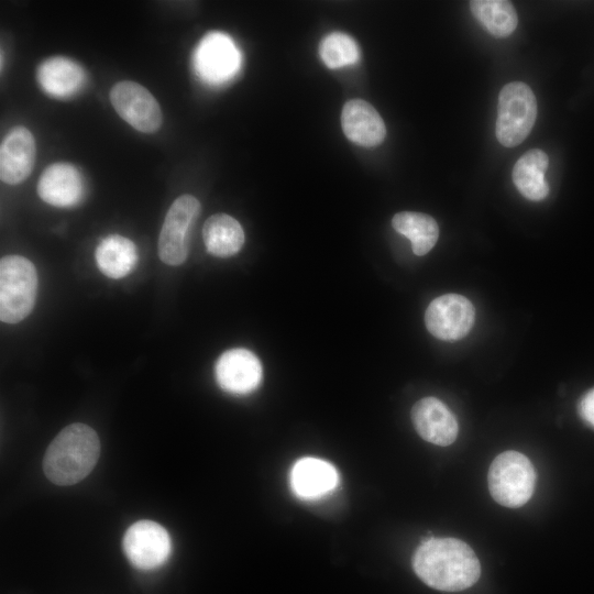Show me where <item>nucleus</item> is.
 Instances as JSON below:
<instances>
[{
    "mask_svg": "<svg viewBox=\"0 0 594 594\" xmlns=\"http://www.w3.org/2000/svg\"><path fill=\"white\" fill-rule=\"evenodd\" d=\"M413 565L427 585L446 592L472 586L480 578V561L465 542L455 538H430L415 552Z\"/></svg>",
    "mask_w": 594,
    "mask_h": 594,
    "instance_id": "nucleus-1",
    "label": "nucleus"
},
{
    "mask_svg": "<svg viewBox=\"0 0 594 594\" xmlns=\"http://www.w3.org/2000/svg\"><path fill=\"white\" fill-rule=\"evenodd\" d=\"M99 454L100 441L96 431L85 424H72L46 449L43 470L51 482L73 485L92 471Z\"/></svg>",
    "mask_w": 594,
    "mask_h": 594,
    "instance_id": "nucleus-2",
    "label": "nucleus"
},
{
    "mask_svg": "<svg viewBox=\"0 0 594 594\" xmlns=\"http://www.w3.org/2000/svg\"><path fill=\"white\" fill-rule=\"evenodd\" d=\"M37 274L33 263L20 255L0 261V319L16 323L32 311L37 293Z\"/></svg>",
    "mask_w": 594,
    "mask_h": 594,
    "instance_id": "nucleus-3",
    "label": "nucleus"
},
{
    "mask_svg": "<svg viewBox=\"0 0 594 594\" xmlns=\"http://www.w3.org/2000/svg\"><path fill=\"white\" fill-rule=\"evenodd\" d=\"M487 481L490 493L498 504L517 508L531 497L536 471L530 460L522 453L505 451L492 462Z\"/></svg>",
    "mask_w": 594,
    "mask_h": 594,
    "instance_id": "nucleus-4",
    "label": "nucleus"
},
{
    "mask_svg": "<svg viewBox=\"0 0 594 594\" xmlns=\"http://www.w3.org/2000/svg\"><path fill=\"white\" fill-rule=\"evenodd\" d=\"M537 117V101L530 87L521 81L506 84L499 95L496 138L506 147L520 144L530 133Z\"/></svg>",
    "mask_w": 594,
    "mask_h": 594,
    "instance_id": "nucleus-5",
    "label": "nucleus"
},
{
    "mask_svg": "<svg viewBox=\"0 0 594 594\" xmlns=\"http://www.w3.org/2000/svg\"><path fill=\"white\" fill-rule=\"evenodd\" d=\"M200 202L183 195L170 205L158 237V256L167 265L183 264L189 252V234L200 213Z\"/></svg>",
    "mask_w": 594,
    "mask_h": 594,
    "instance_id": "nucleus-6",
    "label": "nucleus"
},
{
    "mask_svg": "<svg viewBox=\"0 0 594 594\" xmlns=\"http://www.w3.org/2000/svg\"><path fill=\"white\" fill-rule=\"evenodd\" d=\"M198 77L209 85H221L232 79L241 67V53L233 40L222 32L206 34L194 53Z\"/></svg>",
    "mask_w": 594,
    "mask_h": 594,
    "instance_id": "nucleus-7",
    "label": "nucleus"
},
{
    "mask_svg": "<svg viewBox=\"0 0 594 594\" xmlns=\"http://www.w3.org/2000/svg\"><path fill=\"white\" fill-rule=\"evenodd\" d=\"M110 102L116 112L140 132L153 133L162 125L163 114L158 102L139 82H117L110 90Z\"/></svg>",
    "mask_w": 594,
    "mask_h": 594,
    "instance_id": "nucleus-8",
    "label": "nucleus"
},
{
    "mask_svg": "<svg viewBox=\"0 0 594 594\" xmlns=\"http://www.w3.org/2000/svg\"><path fill=\"white\" fill-rule=\"evenodd\" d=\"M475 310L462 295L446 294L435 298L425 314L428 331L443 341H455L465 337L473 327Z\"/></svg>",
    "mask_w": 594,
    "mask_h": 594,
    "instance_id": "nucleus-9",
    "label": "nucleus"
},
{
    "mask_svg": "<svg viewBox=\"0 0 594 594\" xmlns=\"http://www.w3.org/2000/svg\"><path fill=\"white\" fill-rule=\"evenodd\" d=\"M122 546L130 562L141 570L162 565L172 551L168 532L152 520H139L131 525L124 534Z\"/></svg>",
    "mask_w": 594,
    "mask_h": 594,
    "instance_id": "nucleus-10",
    "label": "nucleus"
},
{
    "mask_svg": "<svg viewBox=\"0 0 594 594\" xmlns=\"http://www.w3.org/2000/svg\"><path fill=\"white\" fill-rule=\"evenodd\" d=\"M215 376L226 392L245 395L255 391L263 377L258 358L246 349H231L223 352L216 362Z\"/></svg>",
    "mask_w": 594,
    "mask_h": 594,
    "instance_id": "nucleus-11",
    "label": "nucleus"
},
{
    "mask_svg": "<svg viewBox=\"0 0 594 594\" xmlns=\"http://www.w3.org/2000/svg\"><path fill=\"white\" fill-rule=\"evenodd\" d=\"M37 194L43 201L51 206L74 207L84 198V178L74 165L54 163L42 173L37 182Z\"/></svg>",
    "mask_w": 594,
    "mask_h": 594,
    "instance_id": "nucleus-12",
    "label": "nucleus"
},
{
    "mask_svg": "<svg viewBox=\"0 0 594 594\" xmlns=\"http://www.w3.org/2000/svg\"><path fill=\"white\" fill-rule=\"evenodd\" d=\"M36 145L33 134L25 127L10 130L0 146V178L9 185L25 180L33 170Z\"/></svg>",
    "mask_w": 594,
    "mask_h": 594,
    "instance_id": "nucleus-13",
    "label": "nucleus"
},
{
    "mask_svg": "<svg viewBox=\"0 0 594 594\" xmlns=\"http://www.w3.org/2000/svg\"><path fill=\"white\" fill-rule=\"evenodd\" d=\"M411 419L419 436L430 443L447 447L457 439V418L438 398L418 400L411 409Z\"/></svg>",
    "mask_w": 594,
    "mask_h": 594,
    "instance_id": "nucleus-14",
    "label": "nucleus"
},
{
    "mask_svg": "<svg viewBox=\"0 0 594 594\" xmlns=\"http://www.w3.org/2000/svg\"><path fill=\"white\" fill-rule=\"evenodd\" d=\"M36 77L41 89L56 99L74 97L82 90L87 81V74L81 65L64 56H53L42 62Z\"/></svg>",
    "mask_w": 594,
    "mask_h": 594,
    "instance_id": "nucleus-15",
    "label": "nucleus"
},
{
    "mask_svg": "<svg viewBox=\"0 0 594 594\" xmlns=\"http://www.w3.org/2000/svg\"><path fill=\"white\" fill-rule=\"evenodd\" d=\"M341 124L345 136L362 146H376L386 136L383 119L372 105L362 99H352L343 106Z\"/></svg>",
    "mask_w": 594,
    "mask_h": 594,
    "instance_id": "nucleus-16",
    "label": "nucleus"
},
{
    "mask_svg": "<svg viewBox=\"0 0 594 594\" xmlns=\"http://www.w3.org/2000/svg\"><path fill=\"white\" fill-rule=\"evenodd\" d=\"M339 476L334 466L321 459L302 458L290 472L293 492L301 498H318L331 492Z\"/></svg>",
    "mask_w": 594,
    "mask_h": 594,
    "instance_id": "nucleus-17",
    "label": "nucleus"
},
{
    "mask_svg": "<svg viewBox=\"0 0 594 594\" xmlns=\"http://www.w3.org/2000/svg\"><path fill=\"white\" fill-rule=\"evenodd\" d=\"M95 258L101 273L119 279L129 275L136 266L138 250L130 239L111 234L100 241Z\"/></svg>",
    "mask_w": 594,
    "mask_h": 594,
    "instance_id": "nucleus-18",
    "label": "nucleus"
},
{
    "mask_svg": "<svg viewBox=\"0 0 594 594\" xmlns=\"http://www.w3.org/2000/svg\"><path fill=\"white\" fill-rule=\"evenodd\" d=\"M548 164V155L539 148L526 152L516 162L512 177L516 188L525 198L539 201L547 197L549 186L544 173Z\"/></svg>",
    "mask_w": 594,
    "mask_h": 594,
    "instance_id": "nucleus-19",
    "label": "nucleus"
},
{
    "mask_svg": "<svg viewBox=\"0 0 594 594\" xmlns=\"http://www.w3.org/2000/svg\"><path fill=\"white\" fill-rule=\"evenodd\" d=\"M202 239L210 254L229 257L242 249L244 232L237 219L226 213H217L206 220Z\"/></svg>",
    "mask_w": 594,
    "mask_h": 594,
    "instance_id": "nucleus-20",
    "label": "nucleus"
},
{
    "mask_svg": "<svg viewBox=\"0 0 594 594\" xmlns=\"http://www.w3.org/2000/svg\"><path fill=\"white\" fill-rule=\"evenodd\" d=\"M392 224L398 233L410 240L413 252L418 256L427 254L439 238L436 220L421 212H398L393 217Z\"/></svg>",
    "mask_w": 594,
    "mask_h": 594,
    "instance_id": "nucleus-21",
    "label": "nucleus"
},
{
    "mask_svg": "<svg viewBox=\"0 0 594 594\" xmlns=\"http://www.w3.org/2000/svg\"><path fill=\"white\" fill-rule=\"evenodd\" d=\"M470 9L474 18L495 37L510 35L518 23L512 2L505 0H473Z\"/></svg>",
    "mask_w": 594,
    "mask_h": 594,
    "instance_id": "nucleus-22",
    "label": "nucleus"
},
{
    "mask_svg": "<svg viewBox=\"0 0 594 594\" xmlns=\"http://www.w3.org/2000/svg\"><path fill=\"white\" fill-rule=\"evenodd\" d=\"M319 54L324 65L331 69L353 65L360 58L356 42L350 35L341 32L328 34L320 42Z\"/></svg>",
    "mask_w": 594,
    "mask_h": 594,
    "instance_id": "nucleus-23",
    "label": "nucleus"
},
{
    "mask_svg": "<svg viewBox=\"0 0 594 594\" xmlns=\"http://www.w3.org/2000/svg\"><path fill=\"white\" fill-rule=\"evenodd\" d=\"M579 414L587 425L594 428V388L590 389L581 398Z\"/></svg>",
    "mask_w": 594,
    "mask_h": 594,
    "instance_id": "nucleus-24",
    "label": "nucleus"
}]
</instances>
